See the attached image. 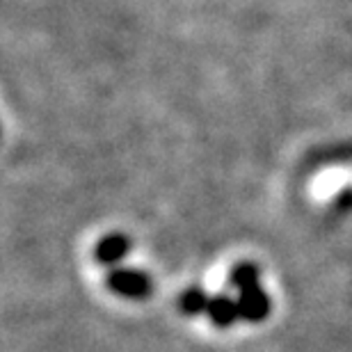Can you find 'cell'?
<instances>
[{
  "label": "cell",
  "mask_w": 352,
  "mask_h": 352,
  "mask_svg": "<svg viewBox=\"0 0 352 352\" xmlns=\"http://www.w3.org/2000/svg\"><path fill=\"white\" fill-rule=\"evenodd\" d=\"M110 286L115 288L119 295H126V298H144L151 291V279L149 274L140 272V270H126V267H119L110 274Z\"/></svg>",
  "instance_id": "1"
},
{
  "label": "cell",
  "mask_w": 352,
  "mask_h": 352,
  "mask_svg": "<svg viewBox=\"0 0 352 352\" xmlns=\"http://www.w3.org/2000/svg\"><path fill=\"white\" fill-rule=\"evenodd\" d=\"M238 309H241V318L245 320H263L267 311H270V300H267V295L256 284L241 291V295H238Z\"/></svg>",
  "instance_id": "2"
},
{
  "label": "cell",
  "mask_w": 352,
  "mask_h": 352,
  "mask_svg": "<svg viewBox=\"0 0 352 352\" xmlns=\"http://www.w3.org/2000/svg\"><path fill=\"white\" fill-rule=\"evenodd\" d=\"M206 311H208L210 318H213L215 325H220V327H227L236 318H241V309H238V302L227 298V295H220V298L210 300Z\"/></svg>",
  "instance_id": "3"
},
{
  "label": "cell",
  "mask_w": 352,
  "mask_h": 352,
  "mask_svg": "<svg viewBox=\"0 0 352 352\" xmlns=\"http://www.w3.org/2000/svg\"><path fill=\"white\" fill-rule=\"evenodd\" d=\"M131 248V243L126 241V238L122 234H112L108 238H103L101 243H98V248H96V256H98V261L101 263H117V261H122V258L126 256V252H129Z\"/></svg>",
  "instance_id": "4"
},
{
  "label": "cell",
  "mask_w": 352,
  "mask_h": 352,
  "mask_svg": "<svg viewBox=\"0 0 352 352\" xmlns=\"http://www.w3.org/2000/svg\"><path fill=\"white\" fill-rule=\"evenodd\" d=\"M256 281H258V272H256V267L250 265V263L238 265L234 270V274H231V284H234L238 291H245V288L256 286Z\"/></svg>",
  "instance_id": "5"
},
{
  "label": "cell",
  "mask_w": 352,
  "mask_h": 352,
  "mask_svg": "<svg viewBox=\"0 0 352 352\" xmlns=\"http://www.w3.org/2000/svg\"><path fill=\"white\" fill-rule=\"evenodd\" d=\"M208 302L210 300L206 298V295H204L201 291H197V288H192V291H188L181 298V307H183V311H188V314H199V311H206Z\"/></svg>",
  "instance_id": "6"
}]
</instances>
